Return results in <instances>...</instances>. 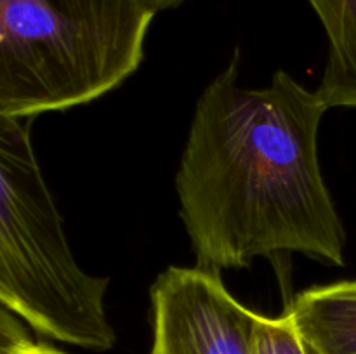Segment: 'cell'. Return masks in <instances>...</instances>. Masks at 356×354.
I'll list each match as a JSON object with an SVG mask.
<instances>
[{
  "label": "cell",
  "mask_w": 356,
  "mask_h": 354,
  "mask_svg": "<svg viewBox=\"0 0 356 354\" xmlns=\"http://www.w3.org/2000/svg\"><path fill=\"white\" fill-rule=\"evenodd\" d=\"M254 354H309L305 340L285 311L277 318L259 314L254 330Z\"/></svg>",
  "instance_id": "cell-7"
},
{
  "label": "cell",
  "mask_w": 356,
  "mask_h": 354,
  "mask_svg": "<svg viewBox=\"0 0 356 354\" xmlns=\"http://www.w3.org/2000/svg\"><path fill=\"white\" fill-rule=\"evenodd\" d=\"M285 311L313 354H356V281L308 288Z\"/></svg>",
  "instance_id": "cell-5"
},
{
  "label": "cell",
  "mask_w": 356,
  "mask_h": 354,
  "mask_svg": "<svg viewBox=\"0 0 356 354\" xmlns=\"http://www.w3.org/2000/svg\"><path fill=\"white\" fill-rule=\"evenodd\" d=\"M0 354H65L63 351L49 346L45 342L31 340L24 333L23 326L9 314L7 309L2 311V344Z\"/></svg>",
  "instance_id": "cell-8"
},
{
  "label": "cell",
  "mask_w": 356,
  "mask_h": 354,
  "mask_svg": "<svg viewBox=\"0 0 356 354\" xmlns=\"http://www.w3.org/2000/svg\"><path fill=\"white\" fill-rule=\"evenodd\" d=\"M306 347H308V346H306ZM308 353H309V354H313V353H312V351H309V349H308Z\"/></svg>",
  "instance_id": "cell-10"
},
{
  "label": "cell",
  "mask_w": 356,
  "mask_h": 354,
  "mask_svg": "<svg viewBox=\"0 0 356 354\" xmlns=\"http://www.w3.org/2000/svg\"><path fill=\"white\" fill-rule=\"evenodd\" d=\"M329 37V61L316 94L327 108H356V0H309Z\"/></svg>",
  "instance_id": "cell-6"
},
{
  "label": "cell",
  "mask_w": 356,
  "mask_h": 354,
  "mask_svg": "<svg viewBox=\"0 0 356 354\" xmlns=\"http://www.w3.org/2000/svg\"><path fill=\"white\" fill-rule=\"evenodd\" d=\"M30 120L0 115V302L38 335L108 351L117 340L104 311L110 278L76 264L31 146Z\"/></svg>",
  "instance_id": "cell-3"
},
{
  "label": "cell",
  "mask_w": 356,
  "mask_h": 354,
  "mask_svg": "<svg viewBox=\"0 0 356 354\" xmlns=\"http://www.w3.org/2000/svg\"><path fill=\"white\" fill-rule=\"evenodd\" d=\"M152 0H0V115L87 104L139 68Z\"/></svg>",
  "instance_id": "cell-2"
},
{
  "label": "cell",
  "mask_w": 356,
  "mask_h": 354,
  "mask_svg": "<svg viewBox=\"0 0 356 354\" xmlns=\"http://www.w3.org/2000/svg\"><path fill=\"white\" fill-rule=\"evenodd\" d=\"M152 2L159 7V10H165V9H174V7L181 6V3H184L186 0H152Z\"/></svg>",
  "instance_id": "cell-9"
},
{
  "label": "cell",
  "mask_w": 356,
  "mask_h": 354,
  "mask_svg": "<svg viewBox=\"0 0 356 354\" xmlns=\"http://www.w3.org/2000/svg\"><path fill=\"white\" fill-rule=\"evenodd\" d=\"M238 54L202 92L176 189L197 266L221 273L302 253L344 266L343 222L323 183L318 130L329 108L289 73L243 89Z\"/></svg>",
  "instance_id": "cell-1"
},
{
  "label": "cell",
  "mask_w": 356,
  "mask_h": 354,
  "mask_svg": "<svg viewBox=\"0 0 356 354\" xmlns=\"http://www.w3.org/2000/svg\"><path fill=\"white\" fill-rule=\"evenodd\" d=\"M149 297L152 354H254L259 314L226 290L218 271L172 266Z\"/></svg>",
  "instance_id": "cell-4"
}]
</instances>
